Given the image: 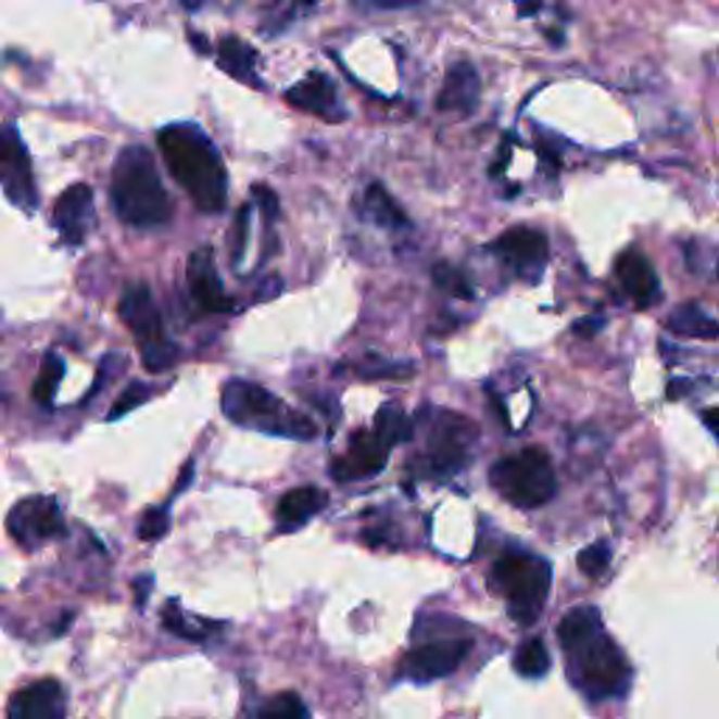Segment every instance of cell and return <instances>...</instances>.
Returning <instances> with one entry per match:
<instances>
[{
  "instance_id": "cell-1",
  "label": "cell",
  "mask_w": 719,
  "mask_h": 719,
  "mask_svg": "<svg viewBox=\"0 0 719 719\" xmlns=\"http://www.w3.org/2000/svg\"><path fill=\"white\" fill-rule=\"evenodd\" d=\"M166 169L189 191L191 203L205 214H219L228 203V175L211 138L194 124H169L157 133Z\"/></svg>"
},
{
  "instance_id": "cell-22",
  "label": "cell",
  "mask_w": 719,
  "mask_h": 719,
  "mask_svg": "<svg viewBox=\"0 0 719 719\" xmlns=\"http://www.w3.org/2000/svg\"><path fill=\"white\" fill-rule=\"evenodd\" d=\"M217 62L225 74H231L234 79L244 81V85H258L256 74V51L239 37H225L217 48Z\"/></svg>"
},
{
  "instance_id": "cell-40",
  "label": "cell",
  "mask_w": 719,
  "mask_h": 719,
  "mask_svg": "<svg viewBox=\"0 0 719 719\" xmlns=\"http://www.w3.org/2000/svg\"><path fill=\"white\" fill-rule=\"evenodd\" d=\"M189 35H191V42H194V48H198V51H209V42L200 40V37L194 35V31H189Z\"/></svg>"
},
{
  "instance_id": "cell-34",
  "label": "cell",
  "mask_w": 719,
  "mask_h": 719,
  "mask_svg": "<svg viewBox=\"0 0 719 719\" xmlns=\"http://www.w3.org/2000/svg\"><path fill=\"white\" fill-rule=\"evenodd\" d=\"M248 228H251V205H242L237 214V225H234V248H231V262L239 265L244 256V244H248Z\"/></svg>"
},
{
  "instance_id": "cell-18",
  "label": "cell",
  "mask_w": 719,
  "mask_h": 719,
  "mask_svg": "<svg viewBox=\"0 0 719 719\" xmlns=\"http://www.w3.org/2000/svg\"><path fill=\"white\" fill-rule=\"evenodd\" d=\"M481 99V79L478 71L469 62H455L453 68L447 71V79L441 85L439 96H436V108L444 113H472Z\"/></svg>"
},
{
  "instance_id": "cell-16",
  "label": "cell",
  "mask_w": 719,
  "mask_h": 719,
  "mask_svg": "<svg viewBox=\"0 0 719 719\" xmlns=\"http://www.w3.org/2000/svg\"><path fill=\"white\" fill-rule=\"evenodd\" d=\"M93 223V189L85 184L68 186L54 203V225L62 239L79 244Z\"/></svg>"
},
{
  "instance_id": "cell-26",
  "label": "cell",
  "mask_w": 719,
  "mask_h": 719,
  "mask_svg": "<svg viewBox=\"0 0 719 719\" xmlns=\"http://www.w3.org/2000/svg\"><path fill=\"white\" fill-rule=\"evenodd\" d=\"M366 209H368V217H371L377 225H382V228H405L407 225L405 211H402L400 203L388 194L382 184H371L366 189Z\"/></svg>"
},
{
  "instance_id": "cell-13",
  "label": "cell",
  "mask_w": 719,
  "mask_h": 719,
  "mask_svg": "<svg viewBox=\"0 0 719 719\" xmlns=\"http://www.w3.org/2000/svg\"><path fill=\"white\" fill-rule=\"evenodd\" d=\"M388 462V447L382 444L374 430H357L352 436V444L340 458H335L332 476L338 481H357V478L377 476Z\"/></svg>"
},
{
  "instance_id": "cell-41",
  "label": "cell",
  "mask_w": 719,
  "mask_h": 719,
  "mask_svg": "<svg viewBox=\"0 0 719 719\" xmlns=\"http://www.w3.org/2000/svg\"><path fill=\"white\" fill-rule=\"evenodd\" d=\"M180 3H184L186 9H198L200 3H203V0H180Z\"/></svg>"
},
{
  "instance_id": "cell-8",
  "label": "cell",
  "mask_w": 719,
  "mask_h": 719,
  "mask_svg": "<svg viewBox=\"0 0 719 719\" xmlns=\"http://www.w3.org/2000/svg\"><path fill=\"white\" fill-rule=\"evenodd\" d=\"M472 444H476V425L464 416L441 411L428 436L425 464H428L430 476H453L462 467H467Z\"/></svg>"
},
{
  "instance_id": "cell-29",
  "label": "cell",
  "mask_w": 719,
  "mask_h": 719,
  "mask_svg": "<svg viewBox=\"0 0 719 719\" xmlns=\"http://www.w3.org/2000/svg\"><path fill=\"white\" fill-rule=\"evenodd\" d=\"M256 719H310V711H306L299 694L285 692L267 699L265 706L258 708Z\"/></svg>"
},
{
  "instance_id": "cell-23",
  "label": "cell",
  "mask_w": 719,
  "mask_h": 719,
  "mask_svg": "<svg viewBox=\"0 0 719 719\" xmlns=\"http://www.w3.org/2000/svg\"><path fill=\"white\" fill-rule=\"evenodd\" d=\"M666 326H669L674 335H680V338H697V340H717L719 338L717 320H714L711 315L703 313V310L694 304L678 306V310L669 315Z\"/></svg>"
},
{
  "instance_id": "cell-39",
  "label": "cell",
  "mask_w": 719,
  "mask_h": 719,
  "mask_svg": "<svg viewBox=\"0 0 719 719\" xmlns=\"http://www.w3.org/2000/svg\"><path fill=\"white\" fill-rule=\"evenodd\" d=\"M703 419H706L708 428H711L714 433L719 436V411H706V414H703Z\"/></svg>"
},
{
  "instance_id": "cell-31",
  "label": "cell",
  "mask_w": 719,
  "mask_h": 719,
  "mask_svg": "<svg viewBox=\"0 0 719 719\" xmlns=\"http://www.w3.org/2000/svg\"><path fill=\"white\" fill-rule=\"evenodd\" d=\"M610 545L607 543H596V545H588V548L579 551L577 557V565L582 573H588V577H602L604 570L610 568Z\"/></svg>"
},
{
  "instance_id": "cell-10",
  "label": "cell",
  "mask_w": 719,
  "mask_h": 719,
  "mask_svg": "<svg viewBox=\"0 0 719 719\" xmlns=\"http://www.w3.org/2000/svg\"><path fill=\"white\" fill-rule=\"evenodd\" d=\"M469 646L472 644L467 639H441L416 646L402 658L400 674L407 680H419V683L447 678L467 658Z\"/></svg>"
},
{
  "instance_id": "cell-28",
  "label": "cell",
  "mask_w": 719,
  "mask_h": 719,
  "mask_svg": "<svg viewBox=\"0 0 719 719\" xmlns=\"http://www.w3.org/2000/svg\"><path fill=\"white\" fill-rule=\"evenodd\" d=\"M62 377H65V363H62L60 354H46L40 368V377L35 382V400L40 405H51L54 400L56 388H60Z\"/></svg>"
},
{
  "instance_id": "cell-38",
  "label": "cell",
  "mask_w": 719,
  "mask_h": 719,
  "mask_svg": "<svg viewBox=\"0 0 719 719\" xmlns=\"http://www.w3.org/2000/svg\"><path fill=\"white\" fill-rule=\"evenodd\" d=\"M150 582L152 579L150 577H141L136 582V591H138V604H143L147 602V593H150Z\"/></svg>"
},
{
  "instance_id": "cell-17",
  "label": "cell",
  "mask_w": 719,
  "mask_h": 719,
  "mask_svg": "<svg viewBox=\"0 0 719 719\" xmlns=\"http://www.w3.org/2000/svg\"><path fill=\"white\" fill-rule=\"evenodd\" d=\"M287 102L292 108L304 110V113H313V116L326 118V122H343L346 118V110L340 108L338 102V90L329 81V76L324 74H310L306 79H301L299 85H292L285 93Z\"/></svg>"
},
{
  "instance_id": "cell-37",
  "label": "cell",
  "mask_w": 719,
  "mask_h": 719,
  "mask_svg": "<svg viewBox=\"0 0 719 719\" xmlns=\"http://www.w3.org/2000/svg\"><path fill=\"white\" fill-rule=\"evenodd\" d=\"M517 3V12L526 17V14H537L540 12V7H543V0H515Z\"/></svg>"
},
{
  "instance_id": "cell-27",
  "label": "cell",
  "mask_w": 719,
  "mask_h": 719,
  "mask_svg": "<svg viewBox=\"0 0 719 719\" xmlns=\"http://www.w3.org/2000/svg\"><path fill=\"white\" fill-rule=\"evenodd\" d=\"M551 669V655L540 639L522 641L515 652V672L522 678H543Z\"/></svg>"
},
{
  "instance_id": "cell-20",
  "label": "cell",
  "mask_w": 719,
  "mask_h": 719,
  "mask_svg": "<svg viewBox=\"0 0 719 719\" xmlns=\"http://www.w3.org/2000/svg\"><path fill=\"white\" fill-rule=\"evenodd\" d=\"M324 506H326V495L318 487H299V489H290V492L281 497L276 517H279L281 529H295V526H304L313 515H318Z\"/></svg>"
},
{
  "instance_id": "cell-19",
  "label": "cell",
  "mask_w": 719,
  "mask_h": 719,
  "mask_svg": "<svg viewBox=\"0 0 719 719\" xmlns=\"http://www.w3.org/2000/svg\"><path fill=\"white\" fill-rule=\"evenodd\" d=\"M618 281L625 287V292L639 306H652L660 299V281L652 270L649 258L641 251H625L616 262Z\"/></svg>"
},
{
  "instance_id": "cell-14",
  "label": "cell",
  "mask_w": 719,
  "mask_h": 719,
  "mask_svg": "<svg viewBox=\"0 0 719 719\" xmlns=\"http://www.w3.org/2000/svg\"><path fill=\"white\" fill-rule=\"evenodd\" d=\"M65 689L56 680H37L9 699V719H65Z\"/></svg>"
},
{
  "instance_id": "cell-12",
  "label": "cell",
  "mask_w": 719,
  "mask_h": 719,
  "mask_svg": "<svg viewBox=\"0 0 719 719\" xmlns=\"http://www.w3.org/2000/svg\"><path fill=\"white\" fill-rule=\"evenodd\" d=\"M492 251H495L517 276H522V279H537V276L543 273L545 258H548V239L537 231V228L517 225V228H509V231H503L501 237L495 239Z\"/></svg>"
},
{
  "instance_id": "cell-11",
  "label": "cell",
  "mask_w": 719,
  "mask_h": 719,
  "mask_svg": "<svg viewBox=\"0 0 719 719\" xmlns=\"http://www.w3.org/2000/svg\"><path fill=\"white\" fill-rule=\"evenodd\" d=\"M0 186L9 194V200L23 209H35L37 189L35 175H31V161L23 147L17 129H0Z\"/></svg>"
},
{
  "instance_id": "cell-3",
  "label": "cell",
  "mask_w": 719,
  "mask_h": 719,
  "mask_svg": "<svg viewBox=\"0 0 719 719\" xmlns=\"http://www.w3.org/2000/svg\"><path fill=\"white\" fill-rule=\"evenodd\" d=\"M223 414L239 425L258 433L285 436V439H313L315 425L299 411L287 407L267 388L248 380H231L223 386Z\"/></svg>"
},
{
  "instance_id": "cell-6",
  "label": "cell",
  "mask_w": 719,
  "mask_h": 719,
  "mask_svg": "<svg viewBox=\"0 0 719 719\" xmlns=\"http://www.w3.org/2000/svg\"><path fill=\"white\" fill-rule=\"evenodd\" d=\"M568 672L570 680L591 699L621 697L630 689L632 678L625 652L618 649L604 632H598L596 639L579 646L577 652H570Z\"/></svg>"
},
{
  "instance_id": "cell-7",
  "label": "cell",
  "mask_w": 719,
  "mask_h": 719,
  "mask_svg": "<svg viewBox=\"0 0 719 719\" xmlns=\"http://www.w3.org/2000/svg\"><path fill=\"white\" fill-rule=\"evenodd\" d=\"M118 315H122L124 326L133 332V338L141 343L143 366L150 368V371H166L169 366H175L177 349L166 338V332H163L161 310H157L155 299H152L150 287H129L122 295Z\"/></svg>"
},
{
  "instance_id": "cell-4",
  "label": "cell",
  "mask_w": 719,
  "mask_h": 719,
  "mask_svg": "<svg viewBox=\"0 0 719 719\" xmlns=\"http://www.w3.org/2000/svg\"><path fill=\"white\" fill-rule=\"evenodd\" d=\"M551 579H554L551 565L543 557L522 554V551L503 554L492 568V584H495L497 593L506 596L512 618L520 625L537 621L545 598H548Z\"/></svg>"
},
{
  "instance_id": "cell-35",
  "label": "cell",
  "mask_w": 719,
  "mask_h": 719,
  "mask_svg": "<svg viewBox=\"0 0 719 719\" xmlns=\"http://www.w3.org/2000/svg\"><path fill=\"white\" fill-rule=\"evenodd\" d=\"M253 194H256V203L262 205V214H265V217L273 223V219H276V214H279V200H276V194H273L267 186H256V189H253Z\"/></svg>"
},
{
  "instance_id": "cell-33",
  "label": "cell",
  "mask_w": 719,
  "mask_h": 719,
  "mask_svg": "<svg viewBox=\"0 0 719 719\" xmlns=\"http://www.w3.org/2000/svg\"><path fill=\"white\" fill-rule=\"evenodd\" d=\"M169 531V512L163 509H150L143 512L141 522H138V537H141L143 543H155L161 537H166Z\"/></svg>"
},
{
  "instance_id": "cell-25",
  "label": "cell",
  "mask_w": 719,
  "mask_h": 719,
  "mask_svg": "<svg viewBox=\"0 0 719 719\" xmlns=\"http://www.w3.org/2000/svg\"><path fill=\"white\" fill-rule=\"evenodd\" d=\"M374 436L386 444L388 450L396 444H405L414 436V421L407 419L405 411L396 405H382L374 419Z\"/></svg>"
},
{
  "instance_id": "cell-2",
  "label": "cell",
  "mask_w": 719,
  "mask_h": 719,
  "mask_svg": "<svg viewBox=\"0 0 719 719\" xmlns=\"http://www.w3.org/2000/svg\"><path fill=\"white\" fill-rule=\"evenodd\" d=\"M110 203L133 228H157L169 223L172 203L163 189L157 163L147 147H124L110 175Z\"/></svg>"
},
{
  "instance_id": "cell-36",
  "label": "cell",
  "mask_w": 719,
  "mask_h": 719,
  "mask_svg": "<svg viewBox=\"0 0 719 719\" xmlns=\"http://www.w3.org/2000/svg\"><path fill=\"white\" fill-rule=\"evenodd\" d=\"M602 326L604 318H598V315H588V318H579L577 324H573V335H579V338H593Z\"/></svg>"
},
{
  "instance_id": "cell-9",
  "label": "cell",
  "mask_w": 719,
  "mask_h": 719,
  "mask_svg": "<svg viewBox=\"0 0 719 719\" xmlns=\"http://www.w3.org/2000/svg\"><path fill=\"white\" fill-rule=\"evenodd\" d=\"M7 529L23 551H37L65 531V520L54 497L31 495L14 503L7 517Z\"/></svg>"
},
{
  "instance_id": "cell-30",
  "label": "cell",
  "mask_w": 719,
  "mask_h": 719,
  "mask_svg": "<svg viewBox=\"0 0 719 719\" xmlns=\"http://www.w3.org/2000/svg\"><path fill=\"white\" fill-rule=\"evenodd\" d=\"M433 279H436V287L444 292H450L453 299H464L469 301L472 299V287H469V279L464 276L458 267L453 265H436L433 267Z\"/></svg>"
},
{
  "instance_id": "cell-21",
  "label": "cell",
  "mask_w": 719,
  "mask_h": 719,
  "mask_svg": "<svg viewBox=\"0 0 719 719\" xmlns=\"http://www.w3.org/2000/svg\"><path fill=\"white\" fill-rule=\"evenodd\" d=\"M598 632H602V616H598L596 607L582 604L559 621V644H563L565 655H570V652H577L579 646L596 639Z\"/></svg>"
},
{
  "instance_id": "cell-24",
  "label": "cell",
  "mask_w": 719,
  "mask_h": 719,
  "mask_svg": "<svg viewBox=\"0 0 719 719\" xmlns=\"http://www.w3.org/2000/svg\"><path fill=\"white\" fill-rule=\"evenodd\" d=\"M161 621H163V627L172 632V635H177V639H184V641H205L211 632L219 630V625H209V621H203V618H191L189 613H186L184 607L175 602V598L166 602V607H163V613H161Z\"/></svg>"
},
{
  "instance_id": "cell-5",
  "label": "cell",
  "mask_w": 719,
  "mask_h": 719,
  "mask_svg": "<svg viewBox=\"0 0 719 719\" xmlns=\"http://www.w3.org/2000/svg\"><path fill=\"white\" fill-rule=\"evenodd\" d=\"M492 487L517 509H537L557 495V476L548 453L540 447L520 450L517 455L501 458L489 472Z\"/></svg>"
},
{
  "instance_id": "cell-32",
  "label": "cell",
  "mask_w": 719,
  "mask_h": 719,
  "mask_svg": "<svg viewBox=\"0 0 719 719\" xmlns=\"http://www.w3.org/2000/svg\"><path fill=\"white\" fill-rule=\"evenodd\" d=\"M152 388L143 386V382H133V386L124 388V394L118 396L116 405L110 407V416L108 419H122L124 414H129V411H136L138 405H143V402L150 400Z\"/></svg>"
},
{
  "instance_id": "cell-15",
  "label": "cell",
  "mask_w": 719,
  "mask_h": 719,
  "mask_svg": "<svg viewBox=\"0 0 719 719\" xmlns=\"http://www.w3.org/2000/svg\"><path fill=\"white\" fill-rule=\"evenodd\" d=\"M186 279H189V292L194 304L203 313H225L231 310V299L225 295L223 285H219L217 267H214V256L209 248L191 253L189 267H186Z\"/></svg>"
}]
</instances>
